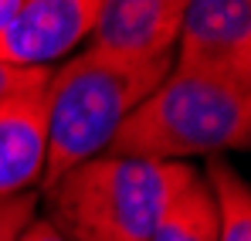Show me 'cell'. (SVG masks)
I'll use <instances>...</instances> for the list:
<instances>
[{"instance_id":"6da1fadb","label":"cell","mask_w":251,"mask_h":241,"mask_svg":"<svg viewBox=\"0 0 251 241\" xmlns=\"http://www.w3.org/2000/svg\"><path fill=\"white\" fill-rule=\"evenodd\" d=\"M173 54L119 58L85 48L48 79V160L41 190L78 163L102 157L123 119L170 75Z\"/></svg>"},{"instance_id":"7a4b0ae2","label":"cell","mask_w":251,"mask_h":241,"mask_svg":"<svg viewBox=\"0 0 251 241\" xmlns=\"http://www.w3.org/2000/svg\"><path fill=\"white\" fill-rule=\"evenodd\" d=\"M197 177L190 163L92 157L41 190L68 241H150L167 207Z\"/></svg>"},{"instance_id":"3957f363","label":"cell","mask_w":251,"mask_h":241,"mask_svg":"<svg viewBox=\"0 0 251 241\" xmlns=\"http://www.w3.org/2000/svg\"><path fill=\"white\" fill-rule=\"evenodd\" d=\"M251 88L204 75H170L116 129L105 153L139 160L217 157L248 150Z\"/></svg>"},{"instance_id":"277c9868","label":"cell","mask_w":251,"mask_h":241,"mask_svg":"<svg viewBox=\"0 0 251 241\" xmlns=\"http://www.w3.org/2000/svg\"><path fill=\"white\" fill-rule=\"evenodd\" d=\"M173 72L251 88V0H187Z\"/></svg>"},{"instance_id":"5b68a950","label":"cell","mask_w":251,"mask_h":241,"mask_svg":"<svg viewBox=\"0 0 251 241\" xmlns=\"http://www.w3.org/2000/svg\"><path fill=\"white\" fill-rule=\"evenodd\" d=\"M102 0H24L0 34V61L17 68H51L95 27Z\"/></svg>"},{"instance_id":"8992f818","label":"cell","mask_w":251,"mask_h":241,"mask_svg":"<svg viewBox=\"0 0 251 241\" xmlns=\"http://www.w3.org/2000/svg\"><path fill=\"white\" fill-rule=\"evenodd\" d=\"M48 79L0 99V197L27 194L44 177Z\"/></svg>"},{"instance_id":"52a82bcc","label":"cell","mask_w":251,"mask_h":241,"mask_svg":"<svg viewBox=\"0 0 251 241\" xmlns=\"http://www.w3.org/2000/svg\"><path fill=\"white\" fill-rule=\"evenodd\" d=\"M187 0H102L92 48L119 58H160L173 54Z\"/></svg>"},{"instance_id":"ba28073f","label":"cell","mask_w":251,"mask_h":241,"mask_svg":"<svg viewBox=\"0 0 251 241\" xmlns=\"http://www.w3.org/2000/svg\"><path fill=\"white\" fill-rule=\"evenodd\" d=\"M150 241H217V211L201 173L176 194Z\"/></svg>"},{"instance_id":"9c48e42d","label":"cell","mask_w":251,"mask_h":241,"mask_svg":"<svg viewBox=\"0 0 251 241\" xmlns=\"http://www.w3.org/2000/svg\"><path fill=\"white\" fill-rule=\"evenodd\" d=\"M207 187L217 211V241H251V187L221 157L207 163Z\"/></svg>"},{"instance_id":"30bf717a","label":"cell","mask_w":251,"mask_h":241,"mask_svg":"<svg viewBox=\"0 0 251 241\" xmlns=\"http://www.w3.org/2000/svg\"><path fill=\"white\" fill-rule=\"evenodd\" d=\"M38 194H14V197H0V241H17L21 231L38 217Z\"/></svg>"},{"instance_id":"8fae6325","label":"cell","mask_w":251,"mask_h":241,"mask_svg":"<svg viewBox=\"0 0 251 241\" xmlns=\"http://www.w3.org/2000/svg\"><path fill=\"white\" fill-rule=\"evenodd\" d=\"M51 75V68H17V65H10V61H0V99L3 95H14V92H21V88H27V85H34V81H41Z\"/></svg>"},{"instance_id":"7c38bea8","label":"cell","mask_w":251,"mask_h":241,"mask_svg":"<svg viewBox=\"0 0 251 241\" xmlns=\"http://www.w3.org/2000/svg\"><path fill=\"white\" fill-rule=\"evenodd\" d=\"M17 241H68V238H65L48 217H34V221L21 231V238H17Z\"/></svg>"},{"instance_id":"4fadbf2b","label":"cell","mask_w":251,"mask_h":241,"mask_svg":"<svg viewBox=\"0 0 251 241\" xmlns=\"http://www.w3.org/2000/svg\"><path fill=\"white\" fill-rule=\"evenodd\" d=\"M21 3H24V0H0V34H3V27L14 21V14L21 10Z\"/></svg>"}]
</instances>
